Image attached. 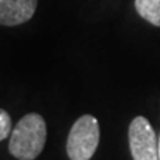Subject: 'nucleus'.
I'll list each match as a JSON object with an SVG mask.
<instances>
[{
	"instance_id": "f257e3e1",
	"label": "nucleus",
	"mask_w": 160,
	"mask_h": 160,
	"mask_svg": "<svg viewBox=\"0 0 160 160\" xmlns=\"http://www.w3.org/2000/svg\"><path fill=\"white\" fill-rule=\"evenodd\" d=\"M46 142V122L37 113L25 114L12 129L9 153L18 160H34Z\"/></svg>"
},
{
	"instance_id": "39448f33",
	"label": "nucleus",
	"mask_w": 160,
	"mask_h": 160,
	"mask_svg": "<svg viewBox=\"0 0 160 160\" xmlns=\"http://www.w3.org/2000/svg\"><path fill=\"white\" fill-rule=\"evenodd\" d=\"M135 9L147 22L160 27V0H135Z\"/></svg>"
},
{
	"instance_id": "423d86ee",
	"label": "nucleus",
	"mask_w": 160,
	"mask_h": 160,
	"mask_svg": "<svg viewBox=\"0 0 160 160\" xmlns=\"http://www.w3.org/2000/svg\"><path fill=\"white\" fill-rule=\"evenodd\" d=\"M12 133V122L8 111L0 108V141H3Z\"/></svg>"
},
{
	"instance_id": "6e6552de",
	"label": "nucleus",
	"mask_w": 160,
	"mask_h": 160,
	"mask_svg": "<svg viewBox=\"0 0 160 160\" xmlns=\"http://www.w3.org/2000/svg\"><path fill=\"white\" fill-rule=\"evenodd\" d=\"M0 2H2V0H0Z\"/></svg>"
},
{
	"instance_id": "0eeeda50",
	"label": "nucleus",
	"mask_w": 160,
	"mask_h": 160,
	"mask_svg": "<svg viewBox=\"0 0 160 160\" xmlns=\"http://www.w3.org/2000/svg\"><path fill=\"white\" fill-rule=\"evenodd\" d=\"M159 160H160V137H159Z\"/></svg>"
},
{
	"instance_id": "f03ea898",
	"label": "nucleus",
	"mask_w": 160,
	"mask_h": 160,
	"mask_svg": "<svg viewBox=\"0 0 160 160\" xmlns=\"http://www.w3.org/2000/svg\"><path fill=\"white\" fill-rule=\"evenodd\" d=\"M99 144V123L97 117L85 114L71 126L67 138L70 160H91Z\"/></svg>"
},
{
	"instance_id": "7ed1b4c3",
	"label": "nucleus",
	"mask_w": 160,
	"mask_h": 160,
	"mask_svg": "<svg viewBox=\"0 0 160 160\" xmlns=\"http://www.w3.org/2000/svg\"><path fill=\"white\" fill-rule=\"evenodd\" d=\"M128 137L133 160H159V139L145 117L137 116L132 120Z\"/></svg>"
},
{
	"instance_id": "20e7f679",
	"label": "nucleus",
	"mask_w": 160,
	"mask_h": 160,
	"mask_svg": "<svg viewBox=\"0 0 160 160\" xmlns=\"http://www.w3.org/2000/svg\"><path fill=\"white\" fill-rule=\"evenodd\" d=\"M37 9V0H2L0 25H19L33 18Z\"/></svg>"
}]
</instances>
